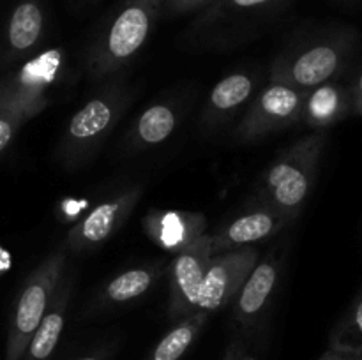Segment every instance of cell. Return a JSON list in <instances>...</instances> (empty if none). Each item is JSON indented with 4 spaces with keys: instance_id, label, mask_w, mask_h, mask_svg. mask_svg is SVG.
<instances>
[{
    "instance_id": "obj_6",
    "label": "cell",
    "mask_w": 362,
    "mask_h": 360,
    "mask_svg": "<svg viewBox=\"0 0 362 360\" xmlns=\"http://www.w3.org/2000/svg\"><path fill=\"white\" fill-rule=\"evenodd\" d=\"M352 52V37L346 34L318 39L278 56L269 80L311 90L336 76Z\"/></svg>"
},
{
    "instance_id": "obj_2",
    "label": "cell",
    "mask_w": 362,
    "mask_h": 360,
    "mask_svg": "<svg viewBox=\"0 0 362 360\" xmlns=\"http://www.w3.org/2000/svg\"><path fill=\"white\" fill-rule=\"evenodd\" d=\"M62 49H46L23 67L0 78V154L23 124L48 106V92L62 67Z\"/></svg>"
},
{
    "instance_id": "obj_25",
    "label": "cell",
    "mask_w": 362,
    "mask_h": 360,
    "mask_svg": "<svg viewBox=\"0 0 362 360\" xmlns=\"http://www.w3.org/2000/svg\"><path fill=\"white\" fill-rule=\"evenodd\" d=\"M361 353H350V352H339V349L329 348L324 355L318 360H357Z\"/></svg>"
},
{
    "instance_id": "obj_7",
    "label": "cell",
    "mask_w": 362,
    "mask_h": 360,
    "mask_svg": "<svg viewBox=\"0 0 362 360\" xmlns=\"http://www.w3.org/2000/svg\"><path fill=\"white\" fill-rule=\"evenodd\" d=\"M308 90L269 80L237 127L240 141H257L300 122Z\"/></svg>"
},
{
    "instance_id": "obj_4",
    "label": "cell",
    "mask_w": 362,
    "mask_h": 360,
    "mask_svg": "<svg viewBox=\"0 0 362 360\" xmlns=\"http://www.w3.org/2000/svg\"><path fill=\"white\" fill-rule=\"evenodd\" d=\"M131 92L112 85L85 102L69 119L55 148V159L64 168H76L94 155L122 119L131 102Z\"/></svg>"
},
{
    "instance_id": "obj_27",
    "label": "cell",
    "mask_w": 362,
    "mask_h": 360,
    "mask_svg": "<svg viewBox=\"0 0 362 360\" xmlns=\"http://www.w3.org/2000/svg\"><path fill=\"white\" fill-rule=\"evenodd\" d=\"M7 265H9V258H7V254L0 249V272L6 270Z\"/></svg>"
},
{
    "instance_id": "obj_26",
    "label": "cell",
    "mask_w": 362,
    "mask_h": 360,
    "mask_svg": "<svg viewBox=\"0 0 362 360\" xmlns=\"http://www.w3.org/2000/svg\"><path fill=\"white\" fill-rule=\"evenodd\" d=\"M108 359H110V353L106 352V349H103V352L92 353V355L80 356V359H76V360H108Z\"/></svg>"
},
{
    "instance_id": "obj_23",
    "label": "cell",
    "mask_w": 362,
    "mask_h": 360,
    "mask_svg": "<svg viewBox=\"0 0 362 360\" xmlns=\"http://www.w3.org/2000/svg\"><path fill=\"white\" fill-rule=\"evenodd\" d=\"M214 0H165V9L172 16H177V14H187L193 13V11L205 9L207 6Z\"/></svg>"
},
{
    "instance_id": "obj_19",
    "label": "cell",
    "mask_w": 362,
    "mask_h": 360,
    "mask_svg": "<svg viewBox=\"0 0 362 360\" xmlns=\"http://www.w3.org/2000/svg\"><path fill=\"white\" fill-rule=\"evenodd\" d=\"M207 320V314L193 313L191 316L175 321V325L159 339L145 360H180L194 344Z\"/></svg>"
},
{
    "instance_id": "obj_8",
    "label": "cell",
    "mask_w": 362,
    "mask_h": 360,
    "mask_svg": "<svg viewBox=\"0 0 362 360\" xmlns=\"http://www.w3.org/2000/svg\"><path fill=\"white\" fill-rule=\"evenodd\" d=\"M257 261L258 251L253 246L214 254L202 282L194 313L211 316L212 313L228 306L235 299Z\"/></svg>"
},
{
    "instance_id": "obj_1",
    "label": "cell",
    "mask_w": 362,
    "mask_h": 360,
    "mask_svg": "<svg viewBox=\"0 0 362 360\" xmlns=\"http://www.w3.org/2000/svg\"><path fill=\"white\" fill-rule=\"evenodd\" d=\"M324 147L325 134L313 133L279 152L258 182L262 203L293 221L313 189Z\"/></svg>"
},
{
    "instance_id": "obj_29",
    "label": "cell",
    "mask_w": 362,
    "mask_h": 360,
    "mask_svg": "<svg viewBox=\"0 0 362 360\" xmlns=\"http://www.w3.org/2000/svg\"><path fill=\"white\" fill-rule=\"evenodd\" d=\"M357 360H362V353H361V355H359V356H357Z\"/></svg>"
},
{
    "instance_id": "obj_11",
    "label": "cell",
    "mask_w": 362,
    "mask_h": 360,
    "mask_svg": "<svg viewBox=\"0 0 362 360\" xmlns=\"http://www.w3.org/2000/svg\"><path fill=\"white\" fill-rule=\"evenodd\" d=\"M281 260L276 253H269L264 260L257 261L253 270L240 286L233 304V321L244 334H251L265 320L276 288L279 282Z\"/></svg>"
},
{
    "instance_id": "obj_9",
    "label": "cell",
    "mask_w": 362,
    "mask_h": 360,
    "mask_svg": "<svg viewBox=\"0 0 362 360\" xmlns=\"http://www.w3.org/2000/svg\"><path fill=\"white\" fill-rule=\"evenodd\" d=\"M212 246L211 235L197 236L193 242L177 251V256L170 268V299L168 318L179 321L194 313L202 282L211 263Z\"/></svg>"
},
{
    "instance_id": "obj_21",
    "label": "cell",
    "mask_w": 362,
    "mask_h": 360,
    "mask_svg": "<svg viewBox=\"0 0 362 360\" xmlns=\"http://www.w3.org/2000/svg\"><path fill=\"white\" fill-rule=\"evenodd\" d=\"M159 275H161V268L156 267V265L129 268V270L113 277L105 286L101 293V300L105 304H113V306L133 302V300L145 295L154 286Z\"/></svg>"
},
{
    "instance_id": "obj_16",
    "label": "cell",
    "mask_w": 362,
    "mask_h": 360,
    "mask_svg": "<svg viewBox=\"0 0 362 360\" xmlns=\"http://www.w3.org/2000/svg\"><path fill=\"white\" fill-rule=\"evenodd\" d=\"M350 109H352L350 90L327 81L308 90L300 122L315 129H325L341 120Z\"/></svg>"
},
{
    "instance_id": "obj_10",
    "label": "cell",
    "mask_w": 362,
    "mask_h": 360,
    "mask_svg": "<svg viewBox=\"0 0 362 360\" xmlns=\"http://www.w3.org/2000/svg\"><path fill=\"white\" fill-rule=\"evenodd\" d=\"M140 196L141 187L133 186L92 208L83 219H80L69 229L66 239V249L74 251V253H85V251L101 246L127 221Z\"/></svg>"
},
{
    "instance_id": "obj_22",
    "label": "cell",
    "mask_w": 362,
    "mask_h": 360,
    "mask_svg": "<svg viewBox=\"0 0 362 360\" xmlns=\"http://www.w3.org/2000/svg\"><path fill=\"white\" fill-rule=\"evenodd\" d=\"M329 348L339 349V352L362 353V296L338 325L331 337Z\"/></svg>"
},
{
    "instance_id": "obj_15",
    "label": "cell",
    "mask_w": 362,
    "mask_h": 360,
    "mask_svg": "<svg viewBox=\"0 0 362 360\" xmlns=\"http://www.w3.org/2000/svg\"><path fill=\"white\" fill-rule=\"evenodd\" d=\"M151 239L172 251H180L205 233V217L189 212H156L145 219Z\"/></svg>"
},
{
    "instance_id": "obj_13",
    "label": "cell",
    "mask_w": 362,
    "mask_h": 360,
    "mask_svg": "<svg viewBox=\"0 0 362 360\" xmlns=\"http://www.w3.org/2000/svg\"><path fill=\"white\" fill-rule=\"evenodd\" d=\"M71 277L67 274L62 275L59 286H57L55 296H53L52 304H49L48 311H46L45 318L39 323L37 330L32 335L30 342H28L25 355L21 360H49L55 353L57 346H59L60 335L64 332V325H66V314L69 309V299H71Z\"/></svg>"
},
{
    "instance_id": "obj_28",
    "label": "cell",
    "mask_w": 362,
    "mask_h": 360,
    "mask_svg": "<svg viewBox=\"0 0 362 360\" xmlns=\"http://www.w3.org/2000/svg\"><path fill=\"white\" fill-rule=\"evenodd\" d=\"M226 360H235V359H233V356H232V355H228V359H226Z\"/></svg>"
},
{
    "instance_id": "obj_5",
    "label": "cell",
    "mask_w": 362,
    "mask_h": 360,
    "mask_svg": "<svg viewBox=\"0 0 362 360\" xmlns=\"http://www.w3.org/2000/svg\"><path fill=\"white\" fill-rule=\"evenodd\" d=\"M66 247L48 254L25 279L7 332L6 360H21L32 335L45 318L60 279L66 274Z\"/></svg>"
},
{
    "instance_id": "obj_24",
    "label": "cell",
    "mask_w": 362,
    "mask_h": 360,
    "mask_svg": "<svg viewBox=\"0 0 362 360\" xmlns=\"http://www.w3.org/2000/svg\"><path fill=\"white\" fill-rule=\"evenodd\" d=\"M350 99H352V112L362 115V73L357 76L352 88H350Z\"/></svg>"
},
{
    "instance_id": "obj_12",
    "label": "cell",
    "mask_w": 362,
    "mask_h": 360,
    "mask_svg": "<svg viewBox=\"0 0 362 360\" xmlns=\"http://www.w3.org/2000/svg\"><path fill=\"white\" fill-rule=\"evenodd\" d=\"M290 222H292V219L286 217L281 212L265 207V205H262L260 208H255V210L244 212V214L230 219L228 222H223L214 232L209 233L212 254L253 246L255 242L278 235Z\"/></svg>"
},
{
    "instance_id": "obj_17",
    "label": "cell",
    "mask_w": 362,
    "mask_h": 360,
    "mask_svg": "<svg viewBox=\"0 0 362 360\" xmlns=\"http://www.w3.org/2000/svg\"><path fill=\"white\" fill-rule=\"evenodd\" d=\"M255 88V78L250 73H232L219 80L209 95L204 109V124L219 122L235 112L247 99H251Z\"/></svg>"
},
{
    "instance_id": "obj_3",
    "label": "cell",
    "mask_w": 362,
    "mask_h": 360,
    "mask_svg": "<svg viewBox=\"0 0 362 360\" xmlns=\"http://www.w3.org/2000/svg\"><path fill=\"white\" fill-rule=\"evenodd\" d=\"M165 9V0H124L87 55V73L99 81L122 69L147 42Z\"/></svg>"
},
{
    "instance_id": "obj_20",
    "label": "cell",
    "mask_w": 362,
    "mask_h": 360,
    "mask_svg": "<svg viewBox=\"0 0 362 360\" xmlns=\"http://www.w3.org/2000/svg\"><path fill=\"white\" fill-rule=\"evenodd\" d=\"M179 115L168 102H158L145 109L131 131V143L136 147H154L163 143L175 131Z\"/></svg>"
},
{
    "instance_id": "obj_14",
    "label": "cell",
    "mask_w": 362,
    "mask_h": 360,
    "mask_svg": "<svg viewBox=\"0 0 362 360\" xmlns=\"http://www.w3.org/2000/svg\"><path fill=\"white\" fill-rule=\"evenodd\" d=\"M45 32V11L39 0H21L11 13L6 27L7 59L28 55L41 42Z\"/></svg>"
},
{
    "instance_id": "obj_18",
    "label": "cell",
    "mask_w": 362,
    "mask_h": 360,
    "mask_svg": "<svg viewBox=\"0 0 362 360\" xmlns=\"http://www.w3.org/2000/svg\"><path fill=\"white\" fill-rule=\"evenodd\" d=\"M283 0H214L205 7L200 20L197 21L198 30H214L223 25L239 23L240 20L250 21L251 18L265 14L274 9Z\"/></svg>"
}]
</instances>
